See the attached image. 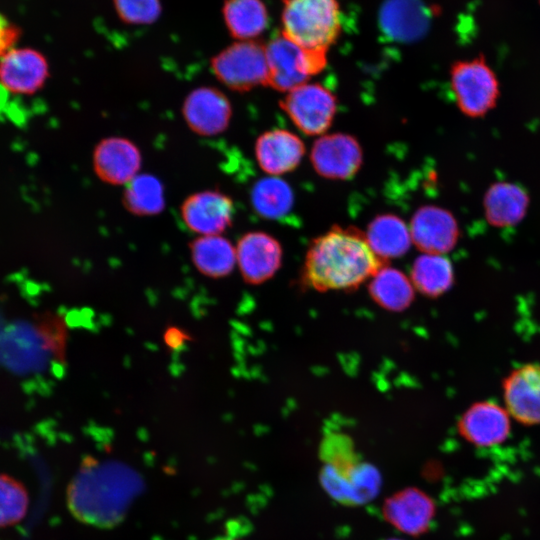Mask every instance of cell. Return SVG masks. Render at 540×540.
<instances>
[{
  "instance_id": "7c38bea8",
  "label": "cell",
  "mask_w": 540,
  "mask_h": 540,
  "mask_svg": "<svg viewBox=\"0 0 540 540\" xmlns=\"http://www.w3.org/2000/svg\"><path fill=\"white\" fill-rule=\"evenodd\" d=\"M279 241L263 231L244 234L236 245V264L243 280L258 285L272 278L282 264Z\"/></svg>"
},
{
  "instance_id": "9a60e30c",
  "label": "cell",
  "mask_w": 540,
  "mask_h": 540,
  "mask_svg": "<svg viewBox=\"0 0 540 540\" xmlns=\"http://www.w3.org/2000/svg\"><path fill=\"white\" fill-rule=\"evenodd\" d=\"M49 76L45 57L30 48H13L0 58V84L8 92L31 95L39 91Z\"/></svg>"
},
{
  "instance_id": "836d02e7",
  "label": "cell",
  "mask_w": 540,
  "mask_h": 540,
  "mask_svg": "<svg viewBox=\"0 0 540 540\" xmlns=\"http://www.w3.org/2000/svg\"><path fill=\"white\" fill-rule=\"evenodd\" d=\"M386 540H401V539L391 538V539H386Z\"/></svg>"
},
{
  "instance_id": "44dd1931",
  "label": "cell",
  "mask_w": 540,
  "mask_h": 540,
  "mask_svg": "<svg viewBox=\"0 0 540 540\" xmlns=\"http://www.w3.org/2000/svg\"><path fill=\"white\" fill-rule=\"evenodd\" d=\"M189 247L195 268L206 277L223 278L235 268L236 247L221 234L198 236Z\"/></svg>"
},
{
  "instance_id": "3957f363",
  "label": "cell",
  "mask_w": 540,
  "mask_h": 540,
  "mask_svg": "<svg viewBox=\"0 0 540 540\" xmlns=\"http://www.w3.org/2000/svg\"><path fill=\"white\" fill-rule=\"evenodd\" d=\"M449 78L457 108L466 117L482 118L497 106L500 83L485 56L455 61Z\"/></svg>"
},
{
  "instance_id": "484cf974",
  "label": "cell",
  "mask_w": 540,
  "mask_h": 540,
  "mask_svg": "<svg viewBox=\"0 0 540 540\" xmlns=\"http://www.w3.org/2000/svg\"><path fill=\"white\" fill-rule=\"evenodd\" d=\"M124 206L133 214L150 216L164 209V189L161 182L149 174H138L124 191Z\"/></svg>"
},
{
  "instance_id": "2e32d148",
  "label": "cell",
  "mask_w": 540,
  "mask_h": 540,
  "mask_svg": "<svg viewBox=\"0 0 540 540\" xmlns=\"http://www.w3.org/2000/svg\"><path fill=\"white\" fill-rule=\"evenodd\" d=\"M92 162L100 180L111 185H127L139 174L141 153L132 141L109 137L97 144Z\"/></svg>"
},
{
  "instance_id": "1f68e13d",
  "label": "cell",
  "mask_w": 540,
  "mask_h": 540,
  "mask_svg": "<svg viewBox=\"0 0 540 540\" xmlns=\"http://www.w3.org/2000/svg\"><path fill=\"white\" fill-rule=\"evenodd\" d=\"M185 339L184 333L175 328H171L165 335V341L171 347L179 346Z\"/></svg>"
},
{
  "instance_id": "30bf717a",
  "label": "cell",
  "mask_w": 540,
  "mask_h": 540,
  "mask_svg": "<svg viewBox=\"0 0 540 540\" xmlns=\"http://www.w3.org/2000/svg\"><path fill=\"white\" fill-rule=\"evenodd\" d=\"M460 436L477 447L502 444L511 432V416L505 406L493 400L472 403L457 421Z\"/></svg>"
},
{
  "instance_id": "d6a6232c",
  "label": "cell",
  "mask_w": 540,
  "mask_h": 540,
  "mask_svg": "<svg viewBox=\"0 0 540 540\" xmlns=\"http://www.w3.org/2000/svg\"><path fill=\"white\" fill-rule=\"evenodd\" d=\"M216 540H240V539H237V538H231V537H221V538L216 539Z\"/></svg>"
},
{
  "instance_id": "ffe728a7",
  "label": "cell",
  "mask_w": 540,
  "mask_h": 540,
  "mask_svg": "<svg viewBox=\"0 0 540 540\" xmlns=\"http://www.w3.org/2000/svg\"><path fill=\"white\" fill-rule=\"evenodd\" d=\"M365 237L382 262L404 255L412 244L408 226L400 217L391 213L373 218L368 224Z\"/></svg>"
},
{
  "instance_id": "83f0119b",
  "label": "cell",
  "mask_w": 540,
  "mask_h": 540,
  "mask_svg": "<svg viewBox=\"0 0 540 540\" xmlns=\"http://www.w3.org/2000/svg\"><path fill=\"white\" fill-rule=\"evenodd\" d=\"M26 488L15 478L0 474V527L19 523L28 510Z\"/></svg>"
},
{
  "instance_id": "4dcf8cb0",
  "label": "cell",
  "mask_w": 540,
  "mask_h": 540,
  "mask_svg": "<svg viewBox=\"0 0 540 540\" xmlns=\"http://www.w3.org/2000/svg\"><path fill=\"white\" fill-rule=\"evenodd\" d=\"M19 37V30L0 14V58L13 49Z\"/></svg>"
},
{
  "instance_id": "7a4b0ae2",
  "label": "cell",
  "mask_w": 540,
  "mask_h": 540,
  "mask_svg": "<svg viewBox=\"0 0 540 540\" xmlns=\"http://www.w3.org/2000/svg\"><path fill=\"white\" fill-rule=\"evenodd\" d=\"M281 33L308 49L327 50L339 38L342 14L338 0H282Z\"/></svg>"
},
{
  "instance_id": "e575fe53",
  "label": "cell",
  "mask_w": 540,
  "mask_h": 540,
  "mask_svg": "<svg viewBox=\"0 0 540 540\" xmlns=\"http://www.w3.org/2000/svg\"><path fill=\"white\" fill-rule=\"evenodd\" d=\"M539 4H540V0H538Z\"/></svg>"
},
{
  "instance_id": "cb8c5ba5",
  "label": "cell",
  "mask_w": 540,
  "mask_h": 540,
  "mask_svg": "<svg viewBox=\"0 0 540 540\" xmlns=\"http://www.w3.org/2000/svg\"><path fill=\"white\" fill-rule=\"evenodd\" d=\"M412 284L421 294L437 298L454 284V269L445 255L423 253L413 262Z\"/></svg>"
},
{
  "instance_id": "d6986e66",
  "label": "cell",
  "mask_w": 540,
  "mask_h": 540,
  "mask_svg": "<svg viewBox=\"0 0 540 540\" xmlns=\"http://www.w3.org/2000/svg\"><path fill=\"white\" fill-rule=\"evenodd\" d=\"M383 514L397 530L409 535H420L428 530L434 518L435 504L426 493L408 488L386 500Z\"/></svg>"
},
{
  "instance_id": "d4e9b609",
  "label": "cell",
  "mask_w": 540,
  "mask_h": 540,
  "mask_svg": "<svg viewBox=\"0 0 540 540\" xmlns=\"http://www.w3.org/2000/svg\"><path fill=\"white\" fill-rule=\"evenodd\" d=\"M294 196L290 185L277 176L258 180L251 191V204L262 218L276 220L292 209Z\"/></svg>"
},
{
  "instance_id": "603a6c76",
  "label": "cell",
  "mask_w": 540,
  "mask_h": 540,
  "mask_svg": "<svg viewBox=\"0 0 540 540\" xmlns=\"http://www.w3.org/2000/svg\"><path fill=\"white\" fill-rule=\"evenodd\" d=\"M223 18L237 41L255 40L269 23L268 10L262 0H226Z\"/></svg>"
},
{
  "instance_id": "9c48e42d",
  "label": "cell",
  "mask_w": 540,
  "mask_h": 540,
  "mask_svg": "<svg viewBox=\"0 0 540 540\" xmlns=\"http://www.w3.org/2000/svg\"><path fill=\"white\" fill-rule=\"evenodd\" d=\"M412 243L423 253L445 255L460 238L457 219L449 210L436 205H423L410 222Z\"/></svg>"
},
{
  "instance_id": "f546056e",
  "label": "cell",
  "mask_w": 540,
  "mask_h": 540,
  "mask_svg": "<svg viewBox=\"0 0 540 540\" xmlns=\"http://www.w3.org/2000/svg\"><path fill=\"white\" fill-rule=\"evenodd\" d=\"M324 465L344 467L359 461L353 443L348 436L342 434L327 435L320 449Z\"/></svg>"
},
{
  "instance_id": "52a82bcc",
  "label": "cell",
  "mask_w": 540,
  "mask_h": 540,
  "mask_svg": "<svg viewBox=\"0 0 540 540\" xmlns=\"http://www.w3.org/2000/svg\"><path fill=\"white\" fill-rule=\"evenodd\" d=\"M320 482L331 498L344 505L356 506L377 496L381 476L377 468L359 460L344 467L323 465Z\"/></svg>"
},
{
  "instance_id": "8fae6325",
  "label": "cell",
  "mask_w": 540,
  "mask_h": 540,
  "mask_svg": "<svg viewBox=\"0 0 540 540\" xmlns=\"http://www.w3.org/2000/svg\"><path fill=\"white\" fill-rule=\"evenodd\" d=\"M501 387L511 418L526 426L540 424V362L515 367L503 378Z\"/></svg>"
},
{
  "instance_id": "5bb4252c",
  "label": "cell",
  "mask_w": 540,
  "mask_h": 540,
  "mask_svg": "<svg viewBox=\"0 0 540 540\" xmlns=\"http://www.w3.org/2000/svg\"><path fill=\"white\" fill-rule=\"evenodd\" d=\"M182 114L194 133L214 136L227 129L232 117V106L223 92L204 86L187 95L182 105Z\"/></svg>"
},
{
  "instance_id": "4fadbf2b",
  "label": "cell",
  "mask_w": 540,
  "mask_h": 540,
  "mask_svg": "<svg viewBox=\"0 0 540 540\" xmlns=\"http://www.w3.org/2000/svg\"><path fill=\"white\" fill-rule=\"evenodd\" d=\"M234 213L232 199L217 190L194 193L180 208L182 221L198 236L221 234L231 225Z\"/></svg>"
},
{
  "instance_id": "ba28073f",
  "label": "cell",
  "mask_w": 540,
  "mask_h": 540,
  "mask_svg": "<svg viewBox=\"0 0 540 540\" xmlns=\"http://www.w3.org/2000/svg\"><path fill=\"white\" fill-rule=\"evenodd\" d=\"M310 161L321 177L348 180L361 168L363 151L359 141L350 134H323L312 145Z\"/></svg>"
},
{
  "instance_id": "f1b7e54d",
  "label": "cell",
  "mask_w": 540,
  "mask_h": 540,
  "mask_svg": "<svg viewBox=\"0 0 540 540\" xmlns=\"http://www.w3.org/2000/svg\"><path fill=\"white\" fill-rule=\"evenodd\" d=\"M114 6L121 20L134 25L150 24L161 13L160 0H114Z\"/></svg>"
},
{
  "instance_id": "4316f807",
  "label": "cell",
  "mask_w": 540,
  "mask_h": 540,
  "mask_svg": "<svg viewBox=\"0 0 540 540\" xmlns=\"http://www.w3.org/2000/svg\"><path fill=\"white\" fill-rule=\"evenodd\" d=\"M420 5L413 0H390L382 13L383 29L396 39H413L424 30Z\"/></svg>"
},
{
  "instance_id": "8992f818",
  "label": "cell",
  "mask_w": 540,
  "mask_h": 540,
  "mask_svg": "<svg viewBox=\"0 0 540 540\" xmlns=\"http://www.w3.org/2000/svg\"><path fill=\"white\" fill-rule=\"evenodd\" d=\"M280 107L301 132L316 136L330 128L337 111V99L322 84L307 82L287 92Z\"/></svg>"
},
{
  "instance_id": "6da1fadb",
  "label": "cell",
  "mask_w": 540,
  "mask_h": 540,
  "mask_svg": "<svg viewBox=\"0 0 540 540\" xmlns=\"http://www.w3.org/2000/svg\"><path fill=\"white\" fill-rule=\"evenodd\" d=\"M384 265L370 248L365 233L334 226L310 243L302 282L317 291L352 290Z\"/></svg>"
},
{
  "instance_id": "ac0fdd59",
  "label": "cell",
  "mask_w": 540,
  "mask_h": 540,
  "mask_svg": "<svg viewBox=\"0 0 540 540\" xmlns=\"http://www.w3.org/2000/svg\"><path fill=\"white\" fill-rule=\"evenodd\" d=\"M486 222L494 228H511L527 215L530 195L518 183L497 181L489 185L483 195Z\"/></svg>"
},
{
  "instance_id": "277c9868",
  "label": "cell",
  "mask_w": 540,
  "mask_h": 540,
  "mask_svg": "<svg viewBox=\"0 0 540 540\" xmlns=\"http://www.w3.org/2000/svg\"><path fill=\"white\" fill-rule=\"evenodd\" d=\"M266 56L267 86L285 93L307 83L327 63V50L304 48L282 33L266 44Z\"/></svg>"
},
{
  "instance_id": "e0dca14e",
  "label": "cell",
  "mask_w": 540,
  "mask_h": 540,
  "mask_svg": "<svg viewBox=\"0 0 540 540\" xmlns=\"http://www.w3.org/2000/svg\"><path fill=\"white\" fill-rule=\"evenodd\" d=\"M259 167L270 176L293 171L305 154L303 141L286 129H272L262 133L254 146Z\"/></svg>"
},
{
  "instance_id": "7402d4cb",
  "label": "cell",
  "mask_w": 540,
  "mask_h": 540,
  "mask_svg": "<svg viewBox=\"0 0 540 540\" xmlns=\"http://www.w3.org/2000/svg\"><path fill=\"white\" fill-rule=\"evenodd\" d=\"M368 291L375 303L389 311H402L414 300L415 288L402 271L382 265L371 277Z\"/></svg>"
},
{
  "instance_id": "5b68a950",
  "label": "cell",
  "mask_w": 540,
  "mask_h": 540,
  "mask_svg": "<svg viewBox=\"0 0 540 540\" xmlns=\"http://www.w3.org/2000/svg\"><path fill=\"white\" fill-rule=\"evenodd\" d=\"M211 68L216 78L234 91L246 92L267 85L266 44L236 41L214 56Z\"/></svg>"
}]
</instances>
